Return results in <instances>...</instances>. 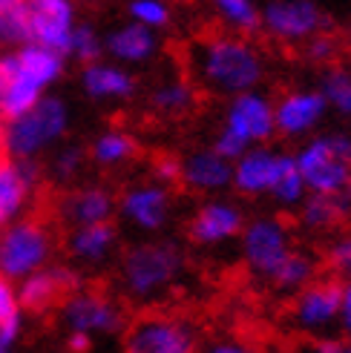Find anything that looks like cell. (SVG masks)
<instances>
[{"instance_id": "cell-1", "label": "cell", "mask_w": 351, "mask_h": 353, "mask_svg": "<svg viewBox=\"0 0 351 353\" xmlns=\"http://www.w3.org/2000/svg\"><path fill=\"white\" fill-rule=\"evenodd\" d=\"M187 75L199 83V90L214 95H236L256 90L268 78V58L248 34L239 32H207L190 41L184 52Z\"/></svg>"}, {"instance_id": "cell-2", "label": "cell", "mask_w": 351, "mask_h": 353, "mask_svg": "<svg viewBox=\"0 0 351 353\" xmlns=\"http://www.w3.org/2000/svg\"><path fill=\"white\" fill-rule=\"evenodd\" d=\"M66 55L35 41L0 49V118L29 112L66 75Z\"/></svg>"}, {"instance_id": "cell-3", "label": "cell", "mask_w": 351, "mask_h": 353, "mask_svg": "<svg viewBox=\"0 0 351 353\" xmlns=\"http://www.w3.org/2000/svg\"><path fill=\"white\" fill-rule=\"evenodd\" d=\"M184 253L173 239H147L118 259V285L130 302H155L182 279Z\"/></svg>"}, {"instance_id": "cell-4", "label": "cell", "mask_w": 351, "mask_h": 353, "mask_svg": "<svg viewBox=\"0 0 351 353\" xmlns=\"http://www.w3.org/2000/svg\"><path fill=\"white\" fill-rule=\"evenodd\" d=\"M73 127V112L61 95L46 92L29 112L3 121V138H0V152L17 158V161H38L44 152L69 135Z\"/></svg>"}, {"instance_id": "cell-5", "label": "cell", "mask_w": 351, "mask_h": 353, "mask_svg": "<svg viewBox=\"0 0 351 353\" xmlns=\"http://www.w3.org/2000/svg\"><path fill=\"white\" fill-rule=\"evenodd\" d=\"M271 138H276L274 98L262 86H256V90H245L225 98L222 121L210 147L234 161L239 152L254 144H268Z\"/></svg>"}, {"instance_id": "cell-6", "label": "cell", "mask_w": 351, "mask_h": 353, "mask_svg": "<svg viewBox=\"0 0 351 353\" xmlns=\"http://www.w3.org/2000/svg\"><path fill=\"white\" fill-rule=\"evenodd\" d=\"M294 158L308 192L351 199V132L317 130L300 141Z\"/></svg>"}, {"instance_id": "cell-7", "label": "cell", "mask_w": 351, "mask_h": 353, "mask_svg": "<svg viewBox=\"0 0 351 353\" xmlns=\"http://www.w3.org/2000/svg\"><path fill=\"white\" fill-rule=\"evenodd\" d=\"M55 233L41 219L21 216L0 227V276L21 281L55 261Z\"/></svg>"}, {"instance_id": "cell-8", "label": "cell", "mask_w": 351, "mask_h": 353, "mask_svg": "<svg viewBox=\"0 0 351 353\" xmlns=\"http://www.w3.org/2000/svg\"><path fill=\"white\" fill-rule=\"evenodd\" d=\"M340 276H317L308 285L291 293L288 305V325L308 339H320L328 333H337L340 319Z\"/></svg>"}, {"instance_id": "cell-9", "label": "cell", "mask_w": 351, "mask_h": 353, "mask_svg": "<svg viewBox=\"0 0 351 353\" xmlns=\"http://www.w3.org/2000/svg\"><path fill=\"white\" fill-rule=\"evenodd\" d=\"M55 310L66 330H84L93 339L118 336L127 327V313L121 307V302H115L110 293L95 288L78 285L61 299V305Z\"/></svg>"}, {"instance_id": "cell-10", "label": "cell", "mask_w": 351, "mask_h": 353, "mask_svg": "<svg viewBox=\"0 0 351 353\" xmlns=\"http://www.w3.org/2000/svg\"><path fill=\"white\" fill-rule=\"evenodd\" d=\"M239 247H242V261L251 276L265 281L276 264L285 259V253L294 247V233L291 224L279 216H256L248 219L239 233Z\"/></svg>"}, {"instance_id": "cell-11", "label": "cell", "mask_w": 351, "mask_h": 353, "mask_svg": "<svg viewBox=\"0 0 351 353\" xmlns=\"http://www.w3.org/2000/svg\"><path fill=\"white\" fill-rule=\"evenodd\" d=\"M115 216L124 221L130 230H135V233H147V236L164 233L167 227L173 224V216H176L173 187L159 184L153 179L130 184L118 196Z\"/></svg>"}, {"instance_id": "cell-12", "label": "cell", "mask_w": 351, "mask_h": 353, "mask_svg": "<svg viewBox=\"0 0 351 353\" xmlns=\"http://www.w3.org/2000/svg\"><path fill=\"white\" fill-rule=\"evenodd\" d=\"M199 333L190 322L164 313H150L124 327L127 353H193Z\"/></svg>"}, {"instance_id": "cell-13", "label": "cell", "mask_w": 351, "mask_h": 353, "mask_svg": "<svg viewBox=\"0 0 351 353\" xmlns=\"http://www.w3.org/2000/svg\"><path fill=\"white\" fill-rule=\"evenodd\" d=\"M248 213L245 207L234 199H227L225 192L219 196H205V201L193 210L187 221V239L202 247V250H214V247H225L239 239Z\"/></svg>"}, {"instance_id": "cell-14", "label": "cell", "mask_w": 351, "mask_h": 353, "mask_svg": "<svg viewBox=\"0 0 351 353\" xmlns=\"http://www.w3.org/2000/svg\"><path fill=\"white\" fill-rule=\"evenodd\" d=\"M328 29L325 12L314 0H268L262 6V29L283 46H300L314 32Z\"/></svg>"}, {"instance_id": "cell-15", "label": "cell", "mask_w": 351, "mask_h": 353, "mask_svg": "<svg viewBox=\"0 0 351 353\" xmlns=\"http://www.w3.org/2000/svg\"><path fill=\"white\" fill-rule=\"evenodd\" d=\"M328 115V103L317 86H294L274 101L276 135L288 141H303L317 132Z\"/></svg>"}, {"instance_id": "cell-16", "label": "cell", "mask_w": 351, "mask_h": 353, "mask_svg": "<svg viewBox=\"0 0 351 353\" xmlns=\"http://www.w3.org/2000/svg\"><path fill=\"white\" fill-rule=\"evenodd\" d=\"M78 86L86 101L101 103V107H118V103H130L138 95V78L135 69L110 61L107 55L81 63Z\"/></svg>"}, {"instance_id": "cell-17", "label": "cell", "mask_w": 351, "mask_h": 353, "mask_svg": "<svg viewBox=\"0 0 351 353\" xmlns=\"http://www.w3.org/2000/svg\"><path fill=\"white\" fill-rule=\"evenodd\" d=\"M81 285V276L69 264L49 261L46 268L29 273L17 281V296L26 313H49L61 305V299Z\"/></svg>"}, {"instance_id": "cell-18", "label": "cell", "mask_w": 351, "mask_h": 353, "mask_svg": "<svg viewBox=\"0 0 351 353\" xmlns=\"http://www.w3.org/2000/svg\"><path fill=\"white\" fill-rule=\"evenodd\" d=\"M26 17L29 41L66 55L73 26L81 21L75 0H26Z\"/></svg>"}, {"instance_id": "cell-19", "label": "cell", "mask_w": 351, "mask_h": 353, "mask_svg": "<svg viewBox=\"0 0 351 353\" xmlns=\"http://www.w3.org/2000/svg\"><path fill=\"white\" fill-rule=\"evenodd\" d=\"M41 175L38 161H17L0 155V227L29 213Z\"/></svg>"}, {"instance_id": "cell-20", "label": "cell", "mask_w": 351, "mask_h": 353, "mask_svg": "<svg viewBox=\"0 0 351 353\" xmlns=\"http://www.w3.org/2000/svg\"><path fill=\"white\" fill-rule=\"evenodd\" d=\"M285 150H276L268 144H254L245 152L234 158V175H231V190L245 199H268V190L276 179L279 161H283Z\"/></svg>"}, {"instance_id": "cell-21", "label": "cell", "mask_w": 351, "mask_h": 353, "mask_svg": "<svg viewBox=\"0 0 351 353\" xmlns=\"http://www.w3.org/2000/svg\"><path fill=\"white\" fill-rule=\"evenodd\" d=\"M104 55L110 61L130 66V69L150 66L162 55V32L142 26V23H135L127 17L121 26H115L104 34Z\"/></svg>"}, {"instance_id": "cell-22", "label": "cell", "mask_w": 351, "mask_h": 353, "mask_svg": "<svg viewBox=\"0 0 351 353\" xmlns=\"http://www.w3.org/2000/svg\"><path fill=\"white\" fill-rule=\"evenodd\" d=\"M121 244V233L115 221H98V224H78L66 227L64 250L66 259L78 268H101L107 264Z\"/></svg>"}, {"instance_id": "cell-23", "label": "cell", "mask_w": 351, "mask_h": 353, "mask_svg": "<svg viewBox=\"0 0 351 353\" xmlns=\"http://www.w3.org/2000/svg\"><path fill=\"white\" fill-rule=\"evenodd\" d=\"M115 204L118 196L104 184H69V190L58 199V219L66 227L113 221Z\"/></svg>"}, {"instance_id": "cell-24", "label": "cell", "mask_w": 351, "mask_h": 353, "mask_svg": "<svg viewBox=\"0 0 351 353\" xmlns=\"http://www.w3.org/2000/svg\"><path fill=\"white\" fill-rule=\"evenodd\" d=\"M234 161L216 152L214 147H199L182 155V187L199 196H219L231 190Z\"/></svg>"}, {"instance_id": "cell-25", "label": "cell", "mask_w": 351, "mask_h": 353, "mask_svg": "<svg viewBox=\"0 0 351 353\" xmlns=\"http://www.w3.org/2000/svg\"><path fill=\"white\" fill-rule=\"evenodd\" d=\"M199 95H202L199 83L190 75H167L153 83L147 95V107L159 118L179 121L199 107Z\"/></svg>"}, {"instance_id": "cell-26", "label": "cell", "mask_w": 351, "mask_h": 353, "mask_svg": "<svg viewBox=\"0 0 351 353\" xmlns=\"http://www.w3.org/2000/svg\"><path fill=\"white\" fill-rule=\"evenodd\" d=\"M351 199L343 196H325V192H308L296 207V224L311 236L331 233L345 219Z\"/></svg>"}, {"instance_id": "cell-27", "label": "cell", "mask_w": 351, "mask_h": 353, "mask_svg": "<svg viewBox=\"0 0 351 353\" xmlns=\"http://www.w3.org/2000/svg\"><path fill=\"white\" fill-rule=\"evenodd\" d=\"M86 152H90V161L93 164H98L104 170H115V167L130 164L133 158L138 155V141L124 127H107V130H101L90 141Z\"/></svg>"}, {"instance_id": "cell-28", "label": "cell", "mask_w": 351, "mask_h": 353, "mask_svg": "<svg viewBox=\"0 0 351 353\" xmlns=\"http://www.w3.org/2000/svg\"><path fill=\"white\" fill-rule=\"evenodd\" d=\"M320 276V259L314 256L311 250H303V247H291L285 253V259L276 264V270L265 279L268 285L276 290V293H294L300 290L303 285H308L311 279Z\"/></svg>"}, {"instance_id": "cell-29", "label": "cell", "mask_w": 351, "mask_h": 353, "mask_svg": "<svg viewBox=\"0 0 351 353\" xmlns=\"http://www.w3.org/2000/svg\"><path fill=\"white\" fill-rule=\"evenodd\" d=\"M26 310L17 296V281L0 276V353H9L23 339Z\"/></svg>"}, {"instance_id": "cell-30", "label": "cell", "mask_w": 351, "mask_h": 353, "mask_svg": "<svg viewBox=\"0 0 351 353\" xmlns=\"http://www.w3.org/2000/svg\"><path fill=\"white\" fill-rule=\"evenodd\" d=\"M210 12L227 32L256 34L262 29V6L256 0H207Z\"/></svg>"}, {"instance_id": "cell-31", "label": "cell", "mask_w": 351, "mask_h": 353, "mask_svg": "<svg viewBox=\"0 0 351 353\" xmlns=\"http://www.w3.org/2000/svg\"><path fill=\"white\" fill-rule=\"evenodd\" d=\"M308 196V187L303 181V172L296 167L294 152H283V161H279L276 179L268 190V199L279 207V210H296L300 201Z\"/></svg>"}, {"instance_id": "cell-32", "label": "cell", "mask_w": 351, "mask_h": 353, "mask_svg": "<svg viewBox=\"0 0 351 353\" xmlns=\"http://www.w3.org/2000/svg\"><path fill=\"white\" fill-rule=\"evenodd\" d=\"M317 90L328 103V112H334L340 118H351V66L337 61L323 66Z\"/></svg>"}, {"instance_id": "cell-33", "label": "cell", "mask_w": 351, "mask_h": 353, "mask_svg": "<svg viewBox=\"0 0 351 353\" xmlns=\"http://www.w3.org/2000/svg\"><path fill=\"white\" fill-rule=\"evenodd\" d=\"M86 164H90V152H86V147L81 144H55L52 147V155H49V164H46V175L55 184L61 187H69V184H75Z\"/></svg>"}, {"instance_id": "cell-34", "label": "cell", "mask_w": 351, "mask_h": 353, "mask_svg": "<svg viewBox=\"0 0 351 353\" xmlns=\"http://www.w3.org/2000/svg\"><path fill=\"white\" fill-rule=\"evenodd\" d=\"M29 41L26 0H0V49H15Z\"/></svg>"}, {"instance_id": "cell-35", "label": "cell", "mask_w": 351, "mask_h": 353, "mask_svg": "<svg viewBox=\"0 0 351 353\" xmlns=\"http://www.w3.org/2000/svg\"><path fill=\"white\" fill-rule=\"evenodd\" d=\"M127 17L155 32H167L176 23L173 0H127Z\"/></svg>"}, {"instance_id": "cell-36", "label": "cell", "mask_w": 351, "mask_h": 353, "mask_svg": "<svg viewBox=\"0 0 351 353\" xmlns=\"http://www.w3.org/2000/svg\"><path fill=\"white\" fill-rule=\"evenodd\" d=\"M66 58H73L78 66L104 58V34L95 29L90 21H78L69 34V46H66Z\"/></svg>"}, {"instance_id": "cell-37", "label": "cell", "mask_w": 351, "mask_h": 353, "mask_svg": "<svg viewBox=\"0 0 351 353\" xmlns=\"http://www.w3.org/2000/svg\"><path fill=\"white\" fill-rule=\"evenodd\" d=\"M300 49H303V58L311 63V66H328V63H334L337 61V55H340V41L331 34L328 29H323V32H314L311 38H305L303 43H300Z\"/></svg>"}, {"instance_id": "cell-38", "label": "cell", "mask_w": 351, "mask_h": 353, "mask_svg": "<svg viewBox=\"0 0 351 353\" xmlns=\"http://www.w3.org/2000/svg\"><path fill=\"white\" fill-rule=\"evenodd\" d=\"M328 268L340 279H351V236H337L325 253Z\"/></svg>"}, {"instance_id": "cell-39", "label": "cell", "mask_w": 351, "mask_h": 353, "mask_svg": "<svg viewBox=\"0 0 351 353\" xmlns=\"http://www.w3.org/2000/svg\"><path fill=\"white\" fill-rule=\"evenodd\" d=\"M150 179L167 184V187H179L182 181V158L179 155H159L150 167Z\"/></svg>"}, {"instance_id": "cell-40", "label": "cell", "mask_w": 351, "mask_h": 353, "mask_svg": "<svg viewBox=\"0 0 351 353\" xmlns=\"http://www.w3.org/2000/svg\"><path fill=\"white\" fill-rule=\"evenodd\" d=\"M337 330L351 342V279H343V293H340V319Z\"/></svg>"}, {"instance_id": "cell-41", "label": "cell", "mask_w": 351, "mask_h": 353, "mask_svg": "<svg viewBox=\"0 0 351 353\" xmlns=\"http://www.w3.org/2000/svg\"><path fill=\"white\" fill-rule=\"evenodd\" d=\"M93 345H95V339L84 330H66V336H64V347L73 353H86V350H93Z\"/></svg>"}, {"instance_id": "cell-42", "label": "cell", "mask_w": 351, "mask_h": 353, "mask_svg": "<svg viewBox=\"0 0 351 353\" xmlns=\"http://www.w3.org/2000/svg\"><path fill=\"white\" fill-rule=\"evenodd\" d=\"M248 347H245L242 342L236 339H214L207 345V353H245Z\"/></svg>"}, {"instance_id": "cell-43", "label": "cell", "mask_w": 351, "mask_h": 353, "mask_svg": "<svg viewBox=\"0 0 351 353\" xmlns=\"http://www.w3.org/2000/svg\"><path fill=\"white\" fill-rule=\"evenodd\" d=\"M0 138H3V118H0Z\"/></svg>"}]
</instances>
